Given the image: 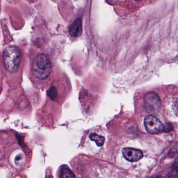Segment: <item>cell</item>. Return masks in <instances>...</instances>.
Here are the masks:
<instances>
[{"label": "cell", "instance_id": "ba28073f", "mask_svg": "<svg viewBox=\"0 0 178 178\" xmlns=\"http://www.w3.org/2000/svg\"><path fill=\"white\" fill-rule=\"evenodd\" d=\"M60 177H61V178H66V177L73 178V177H75V176H74L73 173L72 172L71 170H69V169L64 168L62 170Z\"/></svg>", "mask_w": 178, "mask_h": 178}, {"label": "cell", "instance_id": "5b68a950", "mask_svg": "<svg viewBox=\"0 0 178 178\" xmlns=\"http://www.w3.org/2000/svg\"><path fill=\"white\" fill-rule=\"evenodd\" d=\"M122 154L124 158L130 162L137 161L143 157L142 150L130 147L123 149Z\"/></svg>", "mask_w": 178, "mask_h": 178}, {"label": "cell", "instance_id": "7a4b0ae2", "mask_svg": "<svg viewBox=\"0 0 178 178\" xmlns=\"http://www.w3.org/2000/svg\"><path fill=\"white\" fill-rule=\"evenodd\" d=\"M4 66L8 71L14 73L18 70L21 61L20 50L14 46H8L3 54Z\"/></svg>", "mask_w": 178, "mask_h": 178}, {"label": "cell", "instance_id": "30bf717a", "mask_svg": "<svg viewBox=\"0 0 178 178\" xmlns=\"http://www.w3.org/2000/svg\"><path fill=\"white\" fill-rule=\"evenodd\" d=\"M48 94L51 99H54L57 96V89L55 87H51L48 90Z\"/></svg>", "mask_w": 178, "mask_h": 178}, {"label": "cell", "instance_id": "8fae6325", "mask_svg": "<svg viewBox=\"0 0 178 178\" xmlns=\"http://www.w3.org/2000/svg\"><path fill=\"white\" fill-rule=\"evenodd\" d=\"M135 1H141V0H135Z\"/></svg>", "mask_w": 178, "mask_h": 178}, {"label": "cell", "instance_id": "277c9868", "mask_svg": "<svg viewBox=\"0 0 178 178\" xmlns=\"http://www.w3.org/2000/svg\"><path fill=\"white\" fill-rule=\"evenodd\" d=\"M144 106L148 112L157 113L160 110L161 100L158 95L154 92L147 94L144 98Z\"/></svg>", "mask_w": 178, "mask_h": 178}, {"label": "cell", "instance_id": "52a82bcc", "mask_svg": "<svg viewBox=\"0 0 178 178\" xmlns=\"http://www.w3.org/2000/svg\"><path fill=\"white\" fill-rule=\"evenodd\" d=\"M89 138L91 141H94L98 146H102L105 142V137L97 134L96 133L91 134L89 136Z\"/></svg>", "mask_w": 178, "mask_h": 178}, {"label": "cell", "instance_id": "6da1fadb", "mask_svg": "<svg viewBox=\"0 0 178 178\" xmlns=\"http://www.w3.org/2000/svg\"><path fill=\"white\" fill-rule=\"evenodd\" d=\"M35 77L40 79H47L51 73L52 66L49 58L44 54H40L36 57L32 68Z\"/></svg>", "mask_w": 178, "mask_h": 178}, {"label": "cell", "instance_id": "3957f363", "mask_svg": "<svg viewBox=\"0 0 178 178\" xmlns=\"http://www.w3.org/2000/svg\"><path fill=\"white\" fill-rule=\"evenodd\" d=\"M144 125L146 131L152 134H157L164 130V125L156 117L152 115L145 118Z\"/></svg>", "mask_w": 178, "mask_h": 178}, {"label": "cell", "instance_id": "8992f818", "mask_svg": "<svg viewBox=\"0 0 178 178\" xmlns=\"http://www.w3.org/2000/svg\"><path fill=\"white\" fill-rule=\"evenodd\" d=\"M82 32V23L81 18H77L72 24L69 28V33L73 37L81 35Z\"/></svg>", "mask_w": 178, "mask_h": 178}, {"label": "cell", "instance_id": "9c48e42d", "mask_svg": "<svg viewBox=\"0 0 178 178\" xmlns=\"http://www.w3.org/2000/svg\"><path fill=\"white\" fill-rule=\"evenodd\" d=\"M24 162H25V158L23 155L22 154L18 155L15 159V163L16 166H22L24 164Z\"/></svg>", "mask_w": 178, "mask_h": 178}]
</instances>
